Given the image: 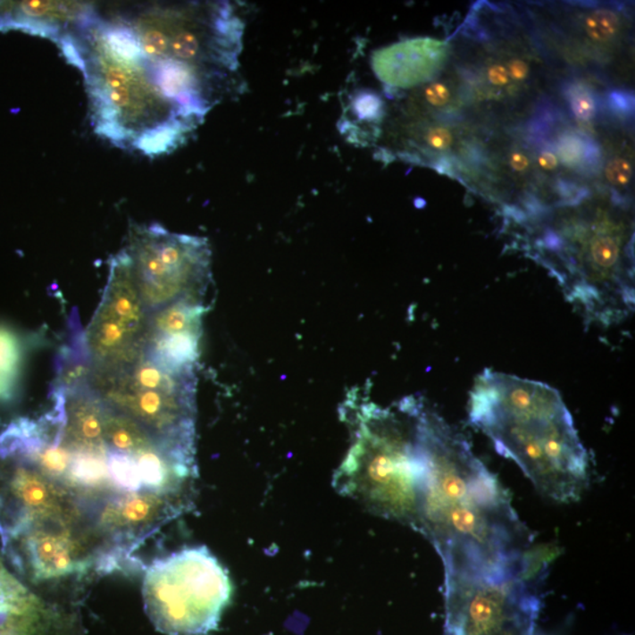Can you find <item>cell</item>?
Instances as JSON below:
<instances>
[{
  "instance_id": "2e32d148",
  "label": "cell",
  "mask_w": 635,
  "mask_h": 635,
  "mask_svg": "<svg viewBox=\"0 0 635 635\" xmlns=\"http://www.w3.org/2000/svg\"><path fill=\"white\" fill-rule=\"evenodd\" d=\"M51 414L63 441L74 453H106L105 405L91 386L70 392L51 389Z\"/></svg>"
},
{
  "instance_id": "d6986e66",
  "label": "cell",
  "mask_w": 635,
  "mask_h": 635,
  "mask_svg": "<svg viewBox=\"0 0 635 635\" xmlns=\"http://www.w3.org/2000/svg\"><path fill=\"white\" fill-rule=\"evenodd\" d=\"M584 31L594 42L610 43L622 31V20L612 11H593L585 17Z\"/></svg>"
},
{
  "instance_id": "6da1fadb",
  "label": "cell",
  "mask_w": 635,
  "mask_h": 635,
  "mask_svg": "<svg viewBox=\"0 0 635 635\" xmlns=\"http://www.w3.org/2000/svg\"><path fill=\"white\" fill-rule=\"evenodd\" d=\"M243 36L231 3H157L84 11L63 42L83 70L100 135L161 155L232 90Z\"/></svg>"
},
{
  "instance_id": "5bb4252c",
  "label": "cell",
  "mask_w": 635,
  "mask_h": 635,
  "mask_svg": "<svg viewBox=\"0 0 635 635\" xmlns=\"http://www.w3.org/2000/svg\"><path fill=\"white\" fill-rule=\"evenodd\" d=\"M0 635H80L76 615L48 603L0 556Z\"/></svg>"
},
{
  "instance_id": "4fadbf2b",
  "label": "cell",
  "mask_w": 635,
  "mask_h": 635,
  "mask_svg": "<svg viewBox=\"0 0 635 635\" xmlns=\"http://www.w3.org/2000/svg\"><path fill=\"white\" fill-rule=\"evenodd\" d=\"M205 312L204 300L181 299L148 313L143 353L171 369L196 371Z\"/></svg>"
},
{
  "instance_id": "52a82bcc",
  "label": "cell",
  "mask_w": 635,
  "mask_h": 635,
  "mask_svg": "<svg viewBox=\"0 0 635 635\" xmlns=\"http://www.w3.org/2000/svg\"><path fill=\"white\" fill-rule=\"evenodd\" d=\"M141 590L145 611L158 632L206 635L217 630L232 584L209 548L192 546L148 564Z\"/></svg>"
},
{
  "instance_id": "83f0119b",
  "label": "cell",
  "mask_w": 635,
  "mask_h": 635,
  "mask_svg": "<svg viewBox=\"0 0 635 635\" xmlns=\"http://www.w3.org/2000/svg\"><path fill=\"white\" fill-rule=\"evenodd\" d=\"M510 164L512 167H514L515 171L522 172V171H525L527 167H529L530 162L529 159L526 158L525 155L517 152V154H514L511 155Z\"/></svg>"
},
{
  "instance_id": "4316f807",
  "label": "cell",
  "mask_w": 635,
  "mask_h": 635,
  "mask_svg": "<svg viewBox=\"0 0 635 635\" xmlns=\"http://www.w3.org/2000/svg\"><path fill=\"white\" fill-rule=\"evenodd\" d=\"M506 69L508 74H510L511 80L517 81V83L518 81L522 83V81H525L527 78H529V64H527L525 61H522V59H511V61L507 62Z\"/></svg>"
},
{
  "instance_id": "44dd1931",
  "label": "cell",
  "mask_w": 635,
  "mask_h": 635,
  "mask_svg": "<svg viewBox=\"0 0 635 635\" xmlns=\"http://www.w3.org/2000/svg\"><path fill=\"white\" fill-rule=\"evenodd\" d=\"M566 96L575 117L581 119V121H590L596 117L597 113V98L585 85H570Z\"/></svg>"
},
{
  "instance_id": "9c48e42d",
  "label": "cell",
  "mask_w": 635,
  "mask_h": 635,
  "mask_svg": "<svg viewBox=\"0 0 635 635\" xmlns=\"http://www.w3.org/2000/svg\"><path fill=\"white\" fill-rule=\"evenodd\" d=\"M191 506L188 494L113 493L83 503L85 517L103 549L102 574L135 572L133 553L152 534Z\"/></svg>"
},
{
  "instance_id": "3957f363",
  "label": "cell",
  "mask_w": 635,
  "mask_h": 635,
  "mask_svg": "<svg viewBox=\"0 0 635 635\" xmlns=\"http://www.w3.org/2000/svg\"><path fill=\"white\" fill-rule=\"evenodd\" d=\"M469 418L545 497L568 503L588 488V452L551 386L485 370L472 388Z\"/></svg>"
},
{
  "instance_id": "e0dca14e",
  "label": "cell",
  "mask_w": 635,
  "mask_h": 635,
  "mask_svg": "<svg viewBox=\"0 0 635 635\" xmlns=\"http://www.w3.org/2000/svg\"><path fill=\"white\" fill-rule=\"evenodd\" d=\"M55 377L52 389L70 392L91 386L95 363L88 352L85 330L77 317L71 318L68 344L61 348L55 358Z\"/></svg>"
},
{
  "instance_id": "7a4b0ae2",
  "label": "cell",
  "mask_w": 635,
  "mask_h": 635,
  "mask_svg": "<svg viewBox=\"0 0 635 635\" xmlns=\"http://www.w3.org/2000/svg\"><path fill=\"white\" fill-rule=\"evenodd\" d=\"M412 406L422 463L418 532L443 559L445 581L529 566L533 538L496 475L425 400L412 396Z\"/></svg>"
},
{
  "instance_id": "7402d4cb",
  "label": "cell",
  "mask_w": 635,
  "mask_h": 635,
  "mask_svg": "<svg viewBox=\"0 0 635 635\" xmlns=\"http://www.w3.org/2000/svg\"><path fill=\"white\" fill-rule=\"evenodd\" d=\"M418 139L429 150L440 152L447 150L451 146L453 133L451 130L445 128V126L433 125L423 130Z\"/></svg>"
},
{
  "instance_id": "9a60e30c",
  "label": "cell",
  "mask_w": 635,
  "mask_h": 635,
  "mask_svg": "<svg viewBox=\"0 0 635 635\" xmlns=\"http://www.w3.org/2000/svg\"><path fill=\"white\" fill-rule=\"evenodd\" d=\"M447 43L436 38H414L374 52L371 69L386 88L408 90L429 83L447 64Z\"/></svg>"
},
{
  "instance_id": "7c38bea8",
  "label": "cell",
  "mask_w": 635,
  "mask_h": 635,
  "mask_svg": "<svg viewBox=\"0 0 635 635\" xmlns=\"http://www.w3.org/2000/svg\"><path fill=\"white\" fill-rule=\"evenodd\" d=\"M9 463L0 472V537L33 523L84 520L81 500L64 486L25 464Z\"/></svg>"
},
{
  "instance_id": "d4e9b609",
  "label": "cell",
  "mask_w": 635,
  "mask_h": 635,
  "mask_svg": "<svg viewBox=\"0 0 635 635\" xmlns=\"http://www.w3.org/2000/svg\"><path fill=\"white\" fill-rule=\"evenodd\" d=\"M488 80L489 84L497 88L508 87L511 84V77L508 74L506 65L492 64L488 70Z\"/></svg>"
},
{
  "instance_id": "ba28073f",
  "label": "cell",
  "mask_w": 635,
  "mask_h": 635,
  "mask_svg": "<svg viewBox=\"0 0 635 635\" xmlns=\"http://www.w3.org/2000/svg\"><path fill=\"white\" fill-rule=\"evenodd\" d=\"M122 252L148 313L181 299L205 300L212 280L205 238L171 232L159 224L137 226Z\"/></svg>"
},
{
  "instance_id": "484cf974",
  "label": "cell",
  "mask_w": 635,
  "mask_h": 635,
  "mask_svg": "<svg viewBox=\"0 0 635 635\" xmlns=\"http://www.w3.org/2000/svg\"><path fill=\"white\" fill-rule=\"evenodd\" d=\"M613 110L622 114H630L633 111V96L627 92L614 91L610 96Z\"/></svg>"
},
{
  "instance_id": "30bf717a",
  "label": "cell",
  "mask_w": 635,
  "mask_h": 635,
  "mask_svg": "<svg viewBox=\"0 0 635 635\" xmlns=\"http://www.w3.org/2000/svg\"><path fill=\"white\" fill-rule=\"evenodd\" d=\"M7 558L32 584L100 573L103 549L85 520L33 523L3 538Z\"/></svg>"
},
{
  "instance_id": "277c9868",
  "label": "cell",
  "mask_w": 635,
  "mask_h": 635,
  "mask_svg": "<svg viewBox=\"0 0 635 635\" xmlns=\"http://www.w3.org/2000/svg\"><path fill=\"white\" fill-rule=\"evenodd\" d=\"M351 432L333 488L378 517L417 531L422 463L412 396L389 407L352 392L340 407Z\"/></svg>"
},
{
  "instance_id": "8992f818",
  "label": "cell",
  "mask_w": 635,
  "mask_h": 635,
  "mask_svg": "<svg viewBox=\"0 0 635 635\" xmlns=\"http://www.w3.org/2000/svg\"><path fill=\"white\" fill-rule=\"evenodd\" d=\"M91 388L110 410L143 426L180 462H196V371L174 370L141 353L132 363L95 371Z\"/></svg>"
},
{
  "instance_id": "8fae6325",
  "label": "cell",
  "mask_w": 635,
  "mask_h": 635,
  "mask_svg": "<svg viewBox=\"0 0 635 635\" xmlns=\"http://www.w3.org/2000/svg\"><path fill=\"white\" fill-rule=\"evenodd\" d=\"M148 312L122 250L110 263L109 278L94 318L85 330L95 371L128 365L143 353Z\"/></svg>"
},
{
  "instance_id": "ffe728a7",
  "label": "cell",
  "mask_w": 635,
  "mask_h": 635,
  "mask_svg": "<svg viewBox=\"0 0 635 635\" xmlns=\"http://www.w3.org/2000/svg\"><path fill=\"white\" fill-rule=\"evenodd\" d=\"M558 157L564 165L574 167L584 164V162H589L593 164L599 158L597 147L585 141L581 136L566 135L559 140Z\"/></svg>"
},
{
  "instance_id": "ac0fdd59",
  "label": "cell",
  "mask_w": 635,
  "mask_h": 635,
  "mask_svg": "<svg viewBox=\"0 0 635 635\" xmlns=\"http://www.w3.org/2000/svg\"><path fill=\"white\" fill-rule=\"evenodd\" d=\"M24 355L23 337L0 325V405L13 404L20 395Z\"/></svg>"
},
{
  "instance_id": "f1b7e54d",
  "label": "cell",
  "mask_w": 635,
  "mask_h": 635,
  "mask_svg": "<svg viewBox=\"0 0 635 635\" xmlns=\"http://www.w3.org/2000/svg\"><path fill=\"white\" fill-rule=\"evenodd\" d=\"M539 165L542 169L553 170L558 165V159L552 152H542L539 155Z\"/></svg>"
},
{
  "instance_id": "603a6c76",
  "label": "cell",
  "mask_w": 635,
  "mask_h": 635,
  "mask_svg": "<svg viewBox=\"0 0 635 635\" xmlns=\"http://www.w3.org/2000/svg\"><path fill=\"white\" fill-rule=\"evenodd\" d=\"M422 100L423 104L434 109L448 105L452 102V90L444 81H429L422 88Z\"/></svg>"
},
{
  "instance_id": "cb8c5ba5",
  "label": "cell",
  "mask_w": 635,
  "mask_h": 635,
  "mask_svg": "<svg viewBox=\"0 0 635 635\" xmlns=\"http://www.w3.org/2000/svg\"><path fill=\"white\" fill-rule=\"evenodd\" d=\"M606 177L615 187H626L632 178V166L625 159H614L606 167Z\"/></svg>"
},
{
  "instance_id": "5b68a950",
  "label": "cell",
  "mask_w": 635,
  "mask_h": 635,
  "mask_svg": "<svg viewBox=\"0 0 635 635\" xmlns=\"http://www.w3.org/2000/svg\"><path fill=\"white\" fill-rule=\"evenodd\" d=\"M532 254L588 324L613 326L635 306L632 233L604 209L567 215L542 230Z\"/></svg>"
}]
</instances>
